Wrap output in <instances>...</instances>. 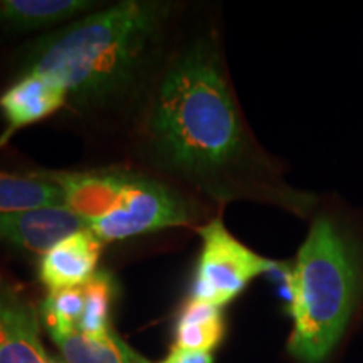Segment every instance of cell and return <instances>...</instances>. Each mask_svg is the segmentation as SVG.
<instances>
[{
  "label": "cell",
  "mask_w": 363,
  "mask_h": 363,
  "mask_svg": "<svg viewBox=\"0 0 363 363\" xmlns=\"http://www.w3.org/2000/svg\"><path fill=\"white\" fill-rule=\"evenodd\" d=\"M135 153L158 175L208 201L274 203L298 216L313 197L284 184L254 143L208 30L172 45L133 115Z\"/></svg>",
  "instance_id": "cell-1"
},
{
  "label": "cell",
  "mask_w": 363,
  "mask_h": 363,
  "mask_svg": "<svg viewBox=\"0 0 363 363\" xmlns=\"http://www.w3.org/2000/svg\"><path fill=\"white\" fill-rule=\"evenodd\" d=\"M177 11V4L160 0L98 9L22 45L13 79L40 74L56 81L78 115H135L169 52Z\"/></svg>",
  "instance_id": "cell-2"
},
{
  "label": "cell",
  "mask_w": 363,
  "mask_h": 363,
  "mask_svg": "<svg viewBox=\"0 0 363 363\" xmlns=\"http://www.w3.org/2000/svg\"><path fill=\"white\" fill-rule=\"evenodd\" d=\"M360 259L330 217L313 220L288 271L293 333L288 350L303 363H321L343 335L360 291Z\"/></svg>",
  "instance_id": "cell-3"
},
{
  "label": "cell",
  "mask_w": 363,
  "mask_h": 363,
  "mask_svg": "<svg viewBox=\"0 0 363 363\" xmlns=\"http://www.w3.org/2000/svg\"><path fill=\"white\" fill-rule=\"evenodd\" d=\"M54 182L65 203L103 244L192 224L195 202L143 172L130 169L43 170Z\"/></svg>",
  "instance_id": "cell-4"
},
{
  "label": "cell",
  "mask_w": 363,
  "mask_h": 363,
  "mask_svg": "<svg viewBox=\"0 0 363 363\" xmlns=\"http://www.w3.org/2000/svg\"><path fill=\"white\" fill-rule=\"evenodd\" d=\"M202 249L195 271L192 298L225 306L257 276L278 269L279 262L267 259L235 239L219 217L199 227Z\"/></svg>",
  "instance_id": "cell-5"
},
{
  "label": "cell",
  "mask_w": 363,
  "mask_h": 363,
  "mask_svg": "<svg viewBox=\"0 0 363 363\" xmlns=\"http://www.w3.org/2000/svg\"><path fill=\"white\" fill-rule=\"evenodd\" d=\"M86 229L71 208L43 207L0 214V247L38 259L67 235Z\"/></svg>",
  "instance_id": "cell-6"
},
{
  "label": "cell",
  "mask_w": 363,
  "mask_h": 363,
  "mask_svg": "<svg viewBox=\"0 0 363 363\" xmlns=\"http://www.w3.org/2000/svg\"><path fill=\"white\" fill-rule=\"evenodd\" d=\"M0 363H56L49 360L39 335L35 308L0 272Z\"/></svg>",
  "instance_id": "cell-7"
},
{
  "label": "cell",
  "mask_w": 363,
  "mask_h": 363,
  "mask_svg": "<svg viewBox=\"0 0 363 363\" xmlns=\"http://www.w3.org/2000/svg\"><path fill=\"white\" fill-rule=\"evenodd\" d=\"M66 104V91L56 81L40 74L16 78L0 94V113L6 120V130L0 136V147L7 143L16 131L54 115Z\"/></svg>",
  "instance_id": "cell-8"
},
{
  "label": "cell",
  "mask_w": 363,
  "mask_h": 363,
  "mask_svg": "<svg viewBox=\"0 0 363 363\" xmlns=\"http://www.w3.org/2000/svg\"><path fill=\"white\" fill-rule=\"evenodd\" d=\"M101 252L103 242L91 230L67 235L38 259L40 283L49 293L83 286L98 272Z\"/></svg>",
  "instance_id": "cell-9"
},
{
  "label": "cell",
  "mask_w": 363,
  "mask_h": 363,
  "mask_svg": "<svg viewBox=\"0 0 363 363\" xmlns=\"http://www.w3.org/2000/svg\"><path fill=\"white\" fill-rule=\"evenodd\" d=\"M101 9L93 0H0V33H51Z\"/></svg>",
  "instance_id": "cell-10"
},
{
  "label": "cell",
  "mask_w": 363,
  "mask_h": 363,
  "mask_svg": "<svg viewBox=\"0 0 363 363\" xmlns=\"http://www.w3.org/2000/svg\"><path fill=\"white\" fill-rule=\"evenodd\" d=\"M66 206L65 195L43 170H0V214Z\"/></svg>",
  "instance_id": "cell-11"
},
{
  "label": "cell",
  "mask_w": 363,
  "mask_h": 363,
  "mask_svg": "<svg viewBox=\"0 0 363 363\" xmlns=\"http://www.w3.org/2000/svg\"><path fill=\"white\" fill-rule=\"evenodd\" d=\"M49 335L65 363H138L140 357L113 330L103 337H89L78 330L51 331Z\"/></svg>",
  "instance_id": "cell-12"
},
{
  "label": "cell",
  "mask_w": 363,
  "mask_h": 363,
  "mask_svg": "<svg viewBox=\"0 0 363 363\" xmlns=\"http://www.w3.org/2000/svg\"><path fill=\"white\" fill-rule=\"evenodd\" d=\"M224 337V320L219 306L190 298L182 310L175 330V347L208 352Z\"/></svg>",
  "instance_id": "cell-13"
},
{
  "label": "cell",
  "mask_w": 363,
  "mask_h": 363,
  "mask_svg": "<svg viewBox=\"0 0 363 363\" xmlns=\"http://www.w3.org/2000/svg\"><path fill=\"white\" fill-rule=\"evenodd\" d=\"M84 311L78 331L89 337H103L110 333L111 305L115 299V281L110 272L98 271L88 283L83 284Z\"/></svg>",
  "instance_id": "cell-14"
},
{
  "label": "cell",
  "mask_w": 363,
  "mask_h": 363,
  "mask_svg": "<svg viewBox=\"0 0 363 363\" xmlns=\"http://www.w3.org/2000/svg\"><path fill=\"white\" fill-rule=\"evenodd\" d=\"M84 311L83 286L78 288L59 289L49 293L40 305L45 328L51 331H72L78 330V325Z\"/></svg>",
  "instance_id": "cell-15"
},
{
  "label": "cell",
  "mask_w": 363,
  "mask_h": 363,
  "mask_svg": "<svg viewBox=\"0 0 363 363\" xmlns=\"http://www.w3.org/2000/svg\"><path fill=\"white\" fill-rule=\"evenodd\" d=\"M212 353L197 352V350H184V348H172L170 355L162 363H212Z\"/></svg>",
  "instance_id": "cell-16"
},
{
  "label": "cell",
  "mask_w": 363,
  "mask_h": 363,
  "mask_svg": "<svg viewBox=\"0 0 363 363\" xmlns=\"http://www.w3.org/2000/svg\"><path fill=\"white\" fill-rule=\"evenodd\" d=\"M138 363H150V362H147V360H143V358H142V357H140V358H138Z\"/></svg>",
  "instance_id": "cell-17"
}]
</instances>
